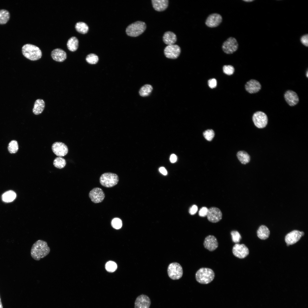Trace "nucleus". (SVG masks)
<instances>
[{
	"label": "nucleus",
	"mask_w": 308,
	"mask_h": 308,
	"mask_svg": "<svg viewBox=\"0 0 308 308\" xmlns=\"http://www.w3.org/2000/svg\"><path fill=\"white\" fill-rule=\"evenodd\" d=\"M207 216L209 221L212 223H216L222 219V214L219 209L212 207L208 209Z\"/></svg>",
	"instance_id": "14"
},
{
	"label": "nucleus",
	"mask_w": 308,
	"mask_h": 308,
	"mask_svg": "<svg viewBox=\"0 0 308 308\" xmlns=\"http://www.w3.org/2000/svg\"><path fill=\"white\" fill-rule=\"evenodd\" d=\"M177 159L176 155L174 154H172L170 156V160L171 163H174L176 162Z\"/></svg>",
	"instance_id": "43"
},
{
	"label": "nucleus",
	"mask_w": 308,
	"mask_h": 308,
	"mask_svg": "<svg viewBox=\"0 0 308 308\" xmlns=\"http://www.w3.org/2000/svg\"><path fill=\"white\" fill-rule=\"evenodd\" d=\"M50 250L46 241L39 240L34 243L32 246L31 256L34 260L39 261L48 254Z\"/></svg>",
	"instance_id": "1"
},
{
	"label": "nucleus",
	"mask_w": 308,
	"mask_h": 308,
	"mask_svg": "<svg viewBox=\"0 0 308 308\" xmlns=\"http://www.w3.org/2000/svg\"><path fill=\"white\" fill-rule=\"evenodd\" d=\"M152 86L150 84H145L140 89L139 93L140 96L146 97L149 96L153 90Z\"/></svg>",
	"instance_id": "29"
},
{
	"label": "nucleus",
	"mask_w": 308,
	"mask_h": 308,
	"mask_svg": "<svg viewBox=\"0 0 308 308\" xmlns=\"http://www.w3.org/2000/svg\"><path fill=\"white\" fill-rule=\"evenodd\" d=\"M8 150L11 153H16L18 149V143L15 140H12L9 143L8 146Z\"/></svg>",
	"instance_id": "32"
},
{
	"label": "nucleus",
	"mask_w": 308,
	"mask_h": 308,
	"mask_svg": "<svg viewBox=\"0 0 308 308\" xmlns=\"http://www.w3.org/2000/svg\"><path fill=\"white\" fill-rule=\"evenodd\" d=\"M66 164V162L65 160L60 157H56L53 161V164L54 166L59 169L63 168L65 166Z\"/></svg>",
	"instance_id": "31"
},
{
	"label": "nucleus",
	"mask_w": 308,
	"mask_h": 308,
	"mask_svg": "<svg viewBox=\"0 0 308 308\" xmlns=\"http://www.w3.org/2000/svg\"><path fill=\"white\" fill-rule=\"evenodd\" d=\"M75 28L77 31L82 34L86 33L89 29L88 25L85 23L82 22L77 23L75 25Z\"/></svg>",
	"instance_id": "28"
},
{
	"label": "nucleus",
	"mask_w": 308,
	"mask_h": 308,
	"mask_svg": "<svg viewBox=\"0 0 308 308\" xmlns=\"http://www.w3.org/2000/svg\"><path fill=\"white\" fill-rule=\"evenodd\" d=\"M16 194L13 191H7L3 194L2 199L4 202H9L13 201L16 198Z\"/></svg>",
	"instance_id": "27"
},
{
	"label": "nucleus",
	"mask_w": 308,
	"mask_h": 308,
	"mask_svg": "<svg viewBox=\"0 0 308 308\" xmlns=\"http://www.w3.org/2000/svg\"><path fill=\"white\" fill-rule=\"evenodd\" d=\"M232 252L235 256L240 259L245 258L249 254L248 248L244 244H235L232 248Z\"/></svg>",
	"instance_id": "10"
},
{
	"label": "nucleus",
	"mask_w": 308,
	"mask_h": 308,
	"mask_svg": "<svg viewBox=\"0 0 308 308\" xmlns=\"http://www.w3.org/2000/svg\"><path fill=\"white\" fill-rule=\"evenodd\" d=\"M285 99L287 104L291 106H293L299 102V98L297 94L291 90L287 91L284 94Z\"/></svg>",
	"instance_id": "19"
},
{
	"label": "nucleus",
	"mask_w": 308,
	"mask_h": 308,
	"mask_svg": "<svg viewBox=\"0 0 308 308\" xmlns=\"http://www.w3.org/2000/svg\"><path fill=\"white\" fill-rule=\"evenodd\" d=\"M111 225L114 228L119 229H120L122 226V222L119 218H114L112 221Z\"/></svg>",
	"instance_id": "36"
},
{
	"label": "nucleus",
	"mask_w": 308,
	"mask_h": 308,
	"mask_svg": "<svg viewBox=\"0 0 308 308\" xmlns=\"http://www.w3.org/2000/svg\"><path fill=\"white\" fill-rule=\"evenodd\" d=\"M243 1H245V2H250L253 1H254V0H243Z\"/></svg>",
	"instance_id": "46"
},
{
	"label": "nucleus",
	"mask_w": 308,
	"mask_h": 308,
	"mask_svg": "<svg viewBox=\"0 0 308 308\" xmlns=\"http://www.w3.org/2000/svg\"><path fill=\"white\" fill-rule=\"evenodd\" d=\"M22 52L27 58L33 61L37 60L41 58L42 55L41 50L37 46L27 44L22 48Z\"/></svg>",
	"instance_id": "2"
},
{
	"label": "nucleus",
	"mask_w": 308,
	"mask_h": 308,
	"mask_svg": "<svg viewBox=\"0 0 308 308\" xmlns=\"http://www.w3.org/2000/svg\"><path fill=\"white\" fill-rule=\"evenodd\" d=\"M52 149L54 153L58 157H63L68 153V149L64 143L60 142L54 143L52 146Z\"/></svg>",
	"instance_id": "13"
},
{
	"label": "nucleus",
	"mask_w": 308,
	"mask_h": 308,
	"mask_svg": "<svg viewBox=\"0 0 308 308\" xmlns=\"http://www.w3.org/2000/svg\"><path fill=\"white\" fill-rule=\"evenodd\" d=\"M222 17L219 14L214 13L208 17L206 20L205 24L208 27L213 28L218 26L222 22Z\"/></svg>",
	"instance_id": "15"
},
{
	"label": "nucleus",
	"mask_w": 308,
	"mask_h": 308,
	"mask_svg": "<svg viewBox=\"0 0 308 308\" xmlns=\"http://www.w3.org/2000/svg\"><path fill=\"white\" fill-rule=\"evenodd\" d=\"M252 120L255 125L259 128L265 127L268 122V118L266 115L261 111L255 112L253 116Z\"/></svg>",
	"instance_id": "7"
},
{
	"label": "nucleus",
	"mask_w": 308,
	"mask_h": 308,
	"mask_svg": "<svg viewBox=\"0 0 308 308\" xmlns=\"http://www.w3.org/2000/svg\"><path fill=\"white\" fill-rule=\"evenodd\" d=\"M224 72L228 75H231L232 74L234 70V67L230 65H226L223 66V68Z\"/></svg>",
	"instance_id": "38"
},
{
	"label": "nucleus",
	"mask_w": 308,
	"mask_h": 308,
	"mask_svg": "<svg viewBox=\"0 0 308 308\" xmlns=\"http://www.w3.org/2000/svg\"><path fill=\"white\" fill-rule=\"evenodd\" d=\"M159 171L164 175H166L167 174V171L165 168L163 167H160L159 169Z\"/></svg>",
	"instance_id": "44"
},
{
	"label": "nucleus",
	"mask_w": 308,
	"mask_h": 308,
	"mask_svg": "<svg viewBox=\"0 0 308 308\" xmlns=\"http://www.w3.org/2000/svg\"><path fill=\"white\" fill-rule=\"evenodd\" d=\"M0 308H3V305L1 302V299L0 297Z\"/></svg>",
	"instance_id": "45"
},
{
	"label": "nucleus",
	"mask_w": 308,
	"mask_h": 308,
	"mask_svg": "<svg viewBox=\"0 0 308 308\" xmlns=\"http://www.w3.org/2000/svg\"><path fill=\"white\" fill-rule=\"evenodd\" d=\"M208 209L205 207L201 208L199 211V215L201 217H204L207 216Z\"/></svg>",
	"instance_id": "40"
},
{
	"label": "nucleus",
	"mask_w": 308,
	"mask_h": 308,
	"mask_svg": "<svg viewBox=\"0 0 308 308\" xmlns=\"http://www.w3.org/2000/svg\"><path fill=\"white\" fill-rule=\"evenodd\" d=\"M86 59L87 62L91 64H96L98 61V56L94 54H88L87 56Z\"/></svg>",
	"instance_id": "33"
},
{
	"label": "nucleus",
	"mask_w": 308,
	"mask_h": 308,
	"mask_svg": "<svg viewBox=\"0 0 308 308\" xmlns=\"http://www.w3.org/2000/svg\"><path fill=\"white\" fill-rule=\"evenodd\" d=\"M151 302L147 295L141 294L137 297L134 303V308H149Z\"/></svg>",
	"instance_id": "16"
},
{
	"label": "nucleus",
	"mask_w": 308,
	"mask_h": 308,
	"mask_svg": "<svg viewBox=\"0 0 308 308\" xmlns=\"http://www.w3.org/2000/svg\"><path fill=\"white\" fill-rule=\"evenodd\" d=\"M198 207L195 205H193L189 209V213L191 215L195 214L198 210Z\"/></svg>",
	"instance_id": "42"
},
{
	"label": "nucleus",
	"mask_w": 308,
	"mask_h": 308,
	"mask_svg": "<svg viewBox=\"0 0 308 308\" xmlns=\"http://www.w3.org/2000/svg\"><path fill=\"white\" fill-rule=\"evenodd\" d=\"M238 159L242 164H246L248 163L250 160V157L246 151H240L237 154Z\"/></svg>",
	"instance_id": "26"
},
{
	"label": "nucleus",
	"mask_w": 308,
	"mask_h": 308,
	"mask_svg": "<svg viewBox=\"0 0 308 308\" xmlns=\"http://www.w3.org/2000/svg\"><path fill=\"white\" fill-rule=\"evenodd\" d=\"M10 18L9 12L5 9L0 10V24L6 23Z\"/></svg>",
	"instance_id": "30"
},
{
	"label": "nucleus",
	"mask_w": 308,
	"mask_h": 308,
	"mask_svg": "<svg viewBox=\"0 0 308 308\" xmlns=\"http://www.w3.org/2000/svg\"><path fill=\"white\" fill-rule=\"evenodd\" d=\"M163 39L164 43L168 45L174 44L177 40L176 35L174 33L170 31L165 33Z\"/></svg>",
	"instance_id": "22"
},
{
	"label": "nucleus",
	"mask_w": 308,
	"mask_h": 308,
	"mask_svg": "<svg viewBox=\"0 0 308 308\" xmlns=\"http://www.w3.org/2000/svg\"><path fill=\"white\" fill-rule=\"evenodd\" d=\"M215 276L214 273L211 269L202 268L199 269L195 274L197 281L202 284H207L211 282Z\"/></svg>",
	"instance_id": "3"
},
{
	"label": "nucleus",
	"mask_w": 308,
	"mask_h": 308,
	"mask_svg": "<svg viewBox=\"0 0 308 308\" xmlns=\"http://www.w3.org/2000/svg\"><path fill=\"white\" fill-rule=\"evenodd\" d=\"M45 106L44 101L41 99L37 100L34 104L33 112L35 115L41 114L43 111Z\"/></svg>",
	"instance_id": "23"
},
{
	"label": "nucleus",
	"mask_w": 308,
	"mask_h": 308,
	"mask_svg": "<svg viewBox=\"0 0 308 308\" xmlns=\"http://www.w3.org/2000/svg\"><path fill=\"white\" fill-rule=\"evenodd\" d=\"M51 56L55 61L62 62L66 58V53L63 50L57 48L53 50L51 52Z\"/></svg>",
	"instance_id": "20"
},
{
	"label": "nucleus",
	"mask_w": 308,
	"mask_h": 308,
	"mask_svg": "<svg viewBox=\"0 0 308 308\" xmlns=\"http://www.w3.org/2000/svg\"><path fill=\"white\" fill-rule=\"evenodd\" d=\"M89 196L93 202L97 203L101 202L103 201L105 197V195L101 189L99 187H96L90 191Z\"/></svg>",
	"instance_id": "12"
},
{
	"label": "nucleus",
	"mask_w": 308,
	"mask_h": 308,
	"mask_svg": "<svg viewBox=\"0 0 308 308\" xmlns=\"http://www.w3.org/2000/svg\"><path fill=\"white\" fill-rule=\"evenodd\" d=\"M233 242L235 243L240 242L241 239V236L239 232L236 230L232 231L230 233Z\"/></svg>",
	"instance_id": "37"
},
{
	"label": "nucleus",
	"mask_w": 308,
	"mask_h": 308,
	"mask_svg": "<svg viewBox=\"0 0 308 308\" xmlns=\"http://www.w3.org/2000/svg\"><path fill=\"white\" fill-rule=\"evenodd\" d=\"M167 273L169 277L173 280L181 278L183 274V269L181 266L177 262L170 264L167 269Z\"/></svg>",
	"instance_id": "6"
},
{
	"label": "nucleus",
	"mask_w": 308,
	"mask_h": 308,
	"mask_svg": "<svg viewBox=\"0 0 308 308\" xmlns=\"http://www.w3.org/2000/svg\"><path fill=\"white\" fill-rule=\"evenodd\" d=\"M238 46L236 39L233 37H230L224 42L222 48L223 51L226 53L231 54L236 51Z\"/></svg>",
	"instance_id": "8"
},
{
	"label": "nucleus",
	"mask_w": 308,
	"mask_h": 308,
	"mask_svg": "<svg viewBox=\"0 0 308 308\" xmlns=\"http://www.w3.org/2000/svg\"><path fill=\"white\" fill-rule=\"evenodd\" d=\"M208 84L210 88H215L217 85V81L216 79L214 78H212L209 80L208 81Z\"/></svg>",
	"instance_id": "41"
},
{
	"label": "nucleus",
	"mask_w": 308,
	"mask_h": 308,
	"mask_svg": "<svg viewBox=\"0 0 308 308\" xmlns=\"http://www.w3.org/2000/svg\"><path fill=\"white\" fill-rule=\"evenodd\" d=\"M301 43L305 46L307 47L308 45V35L305 34L302 36L300 38Z\"/></svg>",
	"instance_id": "39"
},
{
	"label": "nucleus",
	"mask_w": 308,
	"mask_h": 308,
	"mask_svg": "<svg viewBox=\"0 0 308 308\" xmlns=\"http://www.w3.org/2000/svg\"><path fill=\"white\" fill-rule=\"evenodd\" d=\"M257 234L258 237L262 240H265L268 238L270 234V231L266 226L262 225L258 228Z\"/></svg>",
	"instance_id": "24"
},
{
	"label": "nucleus",
	"mask_w": 308,
	"mask_h": 308,
	"mask_svg": "<svg viewBox=\"0 0 308 308\" xmlns=\"http://www.w3.org/2000/svg\"><path fill=\"white\" fill-rule=\"evenodd\" d=\"M203 245L206 249L210 251H212L217 248L218 243L215 237L213 235H209L205 238Z\"/></svg>",
	"instance_id": "17"
},
{
	"label": "nucleus",
	"mask_w": 308,
	"mask_h": 308,
	"mask_svg": "<svg viewBox=\"0 0 308 308\" xmlns=\"http://www.w3.org/2000/svg\"><path fill=\"white\" fill-rule=\"evenodd\" d=\"M119 181L117 175L112 173H106L103 174L100 178V184L103 186L110 188L116 185Z\"/></svg>",
	"instance_id": "5"
},
{
	"label": "nucleus",
	"mask_w": 308,
	"mask_h": 308,
	"mask_svg": "<svg viewBox=\"0 0 308 308\" xmlns=\"http://www.w3.org/2000/svg\"><path fill=\"white\" fill-rule=\"evenodd\" d=\"M151 2L153 7L158 11H162L165 10L168 6V0H152Z\"/></svg>",
	"instance_id": "21"
},
{
	"label": "nucleus",
	"mask_w": 308,
	"mask_h": 308,
	"mask_svg": "<svg viewBox=\"0 0 308 308\" xmlns=\"http://www.w3.org/2000/svg\"><path fill=\"white\" fill-rule=\"evenodd\" d=\"M214 131L212 129H207L203 133V135L207 141H211L214 136Z\"/></svg>",
	"instance_id": "35"
},
{
	"label": "nucleus",
	"mask_w": 308,
	"mask_h": 308,
	"mask_svg": "<svg viewBox=\"0 0 308 308\" xmlns=\"http://www.w3.org/2000/svg\"><path fill=\"white\" fill-rule=\"evenodd\" d=\"M117 266L116 264L114 262L109 261L106 264L105 268L108 272H112L116 270Z\"/></svg>",
	"instance_id": "34"
},
{
	"label": "nucleus",
	"mask_w": 308,
	"mask_h": 308,
	"mask_svg": "<svg viewBox=\"0 0 308 308\" xmlns=\"http://www.w3.org/2000/svg\"><path fill=\"white\" fill-rule=\"evenodd\" d=\"M304 234V233L303 232L296 230L288 233L285 238V241L287 245L289 246L296 243Z\"/></svg>",
	"instance_id": "11"
},
{
	"label": "nucleus",
	"mask_w": 308,
	"mask_h": 308,
	"mask_svg": "<svg viewBox=\"0 0 308 308\" xmlns=\"http://www.w3.org/2000/svg\"><path fill=\"white\" fill-rule=\"evenodd\" d=\"M261 86L258 81L254 79L248 82L245 85L246 90L251 94L256 93L261 89Z\"/></svg>",
	"instance_id": "18"
},
{
	"label": "nucleus",
	"mask_w": 308,
	"mask_h": 308,
	"mask_svg": "<svg viewBox=\"0 0 308 308\" xmlns=\"http://www.w3.org/2000/svg\"><path fill=\"white\" fill-rule=\"evenodd\" d=\"M181 52L180 47L176 44L167 45L164 50L165 56L169 58L175 59L179 56Z\"/></svg>",
	"instance_id": "9"
},
{
	"label": "nucleus",
	"mask_w": 308,
	"mask_h": 308,
	"mask_svg": "<svg viewBox=\"0 0 308 308\" xmlns=\"http://www.w3.org/2000/svg\"><path fill=\"white\" fill-rule=\"evenodd\" d=\"M308 71H307V74H306V76H307V77H308Z\"/></svg>",
	"instance_id": "47"
},
{
	"label": "nucleus",
	"mask_w": 308,
	"mask_h": 308,
	"mask_svg": "<svg viewBox=\"0 0 308 308\" xmlns=\"http://www.w3.org/2000/svg\"><path fill=\"white\" fill-rule=\"evenodd\" d=\"M146 28V25L145 22L138 21L129 25L126 28V32L129 36L136 37L143 33Z\"/></svg>",
	"instance_id": "4"
},
{
	"label": "nucleus",
	"mask_w": 308,
	"mask_h": 308,
	"mask_svg": "<svg viewBox=\"0 0 308 308\" xmlns=\"http://www.w3.org/2000/svg\"><path fill=\"white\" fill-rule=\"evenodd\" d=\"M78 40L76 37H72L68 40L67 46L68 49L72 52L76 51L78 46Z\"/></svg>",
	"instance_id": "25"
}]
</instances>
